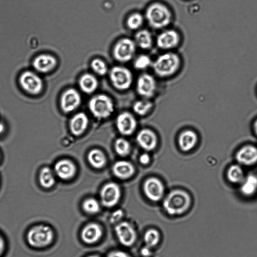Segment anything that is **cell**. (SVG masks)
<instances>
[{
	"label": "cell",
	"instance_id": "1",
	"mask_svg": "<svg viewBox=\"0 0 257 257\" xmlns=\"http://www.w3.org/2000/svg\"><path fill=\"white\" fill-rule=\"evenodd\" d=\"M145 17L152 29L162 30L171 25L174 16L168 6L161 2H155L147 8Z\"/></svg>",
	"mask_w": 257,
	"mask_h": 257
},
{
	"label": "cell",
	"instance_id": "2",
	"mask_svg": "<svg viewBox=\"0 0 257 257\" xmlns=\"http://www.w3.org/2000/svg\"><path fill=\"white\" fill-rule=\"evenodd\" d=\"M181 66V57L173 51H166L160 54L152 65L155 74L161 78L173 76L178 72Z\"/></svg>",
	"mask_w": 257,
	"mask_h": 257
},
{
	"label": "cell",
	"instance_id": "3",
	"mask_svg": "<svg viewBox=\"0 0 257 257\" xmlns=\"http://www.w3.org/2000/svg\"><path fill=\"white\" fill-rule=\"evenodd\" d=\"M191 198L185 191L175 189L171 191L164 199L163 207L171 216H179L186 213L190 208Z\"/></svg>",
	"mask_w": 257,
	"mask_h": 257
},
{
	"label": "cell",
	"instance_id": "4",
	"mask_svg": "<svg viewBox=\"0 0 257 257\" xmlns=\"http://www.w3.org/2000/svg\"><path fill=\"white\" fill-rule=\"evenodd\" d=\"M55 233L53 228L45 224H38L30 227L26 233V240L33 248L41 249L48 246L53 241Z\"/></svg>",
	"mask_w": 257,
	"mask_h": 257
},
{
	"label": "cell",
	"instance_id": "5",
	"mask_svg": "<svg viewBox=\"0 0 257 257\" xmlns=\"http://www.w3.org/2000/svg\"><path fill=\"white\" fill-rule=\"evenodd\" d=\"M89 109L97 118L108 117L114 111V103L112 99L105 94L100 93L92 97L88 102Z\"/></svg>",
	"mask_w": 257,
	"mask_h": 257
},
{
	"label": "cell",
	"instance_id": "6",
	"mask_svg": "<svg viewBox=\"0 0 257 257\" xmlns=\"http://www.w3.org/2000/svg\"><path fill=\"white\" fill-rule=\"evenodd\" d=\"M110 82L112 86L119 91H125L132 86L134 76L128 68L123 66L112 67L108 73Z\"/></svg>",
	"mask_w": 257,
	"mask_h": 257
},
{
	"label": "cell",
	"instance_id": "7",
	"mask_svg": "<svg viewBox=\"0 0 257 257\" xmlns=\"http://www.w3.org/2000/svg\"><path fill=\"white\" fill-rule=\"evenodd\" d=\"M137 49L135 41L127 37H123L114 44L112 54L113 58L119 63H125L133 58Z\"/></svg>",
	"mask_w": 257,
	"mask_h": 257
},
{
	"label": "cell",
	"instance_id": "8",
	"mask_svg": "<svg viewBox=\"0 0 257 257\" xmlns=\"http://www.w3.org/2000/svg\"><path fill=\"white\" fill-rule=\"evenodd\" d=\"M181 42V36L179 32L173 28H166L158 34L156 44L158 48L165 51H173L177 48Z\"/></svg>",
	"mask_w": 257,
	"mask_h": 257
},
{
	"label": "cell",
	"instance_id": "9",
	"mask_svg": "<svg viewBox=\"0 0 257 257\" xmlns=\"http://www.w3.org/2000/svg\"><path fill=\"white\" fill-rule=\"evenodd\" d=\"M157 86L155 78L150 73H144L137 79L136 91L144 98L149 99L155 95Z\"/></svg>",
	"mask_w": 257,
	"mask_h": 257
},
{
	"label": "cell",
	"instance_id": "10",
	"mask_svg": "<svg viewBox=\"0 0 257 257\" xmlns=\"http://www.w3.org/2000/svg\"><path fill=\"white\" fill-rule=\"evenodd\" d=\"M114 231L118 240L124 246H132L137 240V232L128 222L120 221L116 224Z\"/></svg>",
	"mask_w": 257,
	"mask_h": 257
},
{
	"label": "cell",
	"instance_id": "11",
	"mask_svg": "<svg viewBox=\"0 0 257 257\" xmlns=\"http://www.w3.org/2000/svg\"><path fill=\"white\" fill-rule=\"evenodd\" d=\"M100 197L102 205L106 208L115 206L121 197V190L119 186L114 182H109L102 188Z\"/></svg>",
	"mask_w": 257,
	"mask_h": 257
},
{
	"label": "cell",
	"instance_id": "12",
	"mask_svg": "<svg viewBox=\"0 0 257 257\" xmlns=\"http://www.w3.org/2000/svg\"><path fill=\"white\" fill-rule=\"evenodd\" d=\"M22 88L31 94H37L42 90L43 83L41 78L36 73L29 71L23 72L20 77Z\"/></svg>",
	"mask_w": 257,
	"mask_h": 257
},
{
	"label": "cell",
	"instance_id": "13",
	"mask_svg": "<svg viewBox=\"0 0 257 257\" xmlns=\"http://www.w3.org/2000/svg\"><path fill=\"white\" fill-rule=\"evenodd\" d=\"M81 101L79 91L74 88H68L63 91L60 97L61 108L65 113L72 112L78 107Z\"/></svg>",
	"mask_w": 257,
	"mask_h": 257
},
{
	"label": "cell",
	"instance_id": "14",
	"mask_svg": "<svg viewBox=\"0 0 257 257\" xmlns=\"http://www.w3.org/2000/svg\"><path fill=\"white\" fill-rule=\"evenodd\" d=\"M143 189L146 197L153 202L161 200L164 194V188L162 182L155 177L149 178L145 181Z\"/></svg>",
	"mask_w": 257,
	"mask_h": 257
},
{
	"label": "cell",
	"instance_id": "15",
	"mask_svg": "<svg viewBox=\"0 0 257 257\" xmlns=\"http://www.w3.org/2000/svg\"><path fill=\"white\" fill-rule=\"evenodd\" d=\"M102 234L103 230L100 225L95 222H90L83 227L80 237L85 243L93 244L100 239Z\"/></svg>",
	"mask_w": 257,
	"mask_h": 257
},
{
	"label": "cell",
	"instance_id": "16",
	"mask_svg": "<svg viewBox=\"0 0 257 257\" xmlns=\"http://www.w3.org/2000/svg\"><path fill=\"white\" fill-rule=\"evenodd\" d=\"M116 125L118 132L123 135H132L137 127V121L134 116L128 112L120 113L116 118Z\"/></svg>",
	"mask_w": 257,
	"mask_h": 257
},
{
	"label": "cell",
	"instance_id": "17",
	"mask_svg": "<svg viewBox=\"0 0 257 257\" xmlns=\"http://www.w3.org/2000/svg\"><path fill=\"white\" fill-rule=\"evenodd\" d=\"M235 158L241 165H253L257 163V148L252 145L244 146L237 152Z\"/></svg>",
	"mask_w": 257,
	"mask_h": 257
},
{
	"label": "cell",
	"instance_id": "18",
	"mask_svg": "<svg viewBox=\"0 0 257 257\" xmlns=\"http://www.w3.org/2000/svg\"><path fill=\"white\" fill-rule=\"evenodd\" d=\"M57 64L56 58L47 54L38 55L33 62L34 68L41 73H47L53 70L56 67Z\"/></svg>",
	"mask_w": 257,
	"mask_h": 257
},
{
	"label": "cell",
	"instance_id": "19",
	"mask_svg": "<svg viewBox=\"0 0 257 257\" xmlns=\"http://www.w3.org/2000/svg\"><path fill=\"white\" fill-rule=\"evenodd\" d=\"M136 139L140 147L148 151L155 149L158 143V139L155 133L148 128L141 130L138 134Z\"/></svg>",
	"mask_w": 257,
	"mask_h": 257
},
{
	"label": "cell",
	"instance_id": "20",
	"mask_svg": "<svg viewBox=\"0 0 257 257\" xmlns=\"http://www.w3.org/2000/svg\"><path fill=\"white\" fill-rule=\"evenodd\" d=\"M54 170L60 178L63 180H68L74 177L76 172V168L71 161L63 159L55 164Z\"/></svg>",
	"mask_w": 257,
	"mask_h": 257
},
{
	"label": "cell",
	"instance_id": "21",
	"mask_svg": "<svg viewBox=\"0 0 257 257\" xmlns=\"http://www.w3.org/2000/svg\"><path fill=\"white\" fill-rule=\"evenodd\" d=\"M78 84L80 89L83 93L90 94L97 89L99 82L94 74L86 72L80 76L78 80Z\"/></svg>",
	"mask_w": 257,
	"mask_h": 257
},
{
	"label": "cell",
	"instance_id": "22",
	"mask_svg": "<svg viewBox=\"0 0 257 257\" xmlns=\"http://www.w3.org/2000/svg\"><path fill=\"white\" fill-rule=\"evenodd\" d=\"M88 122V118L85 113H76L70 121L69 127L71 132L76 136L81 135L87 128Z\"/></svg>",
	"mask_w": 257,
	"mask_h": 257
},
{
	"label": "cell",
	"instance_id": "23",
	"mask_svg": "<svg viewBox=\"0 0 257 257\" xmlns=\"http://www.w3.org/2000/svg\"><path fill=\"white\" fill-rule=\"evenodd\" d=\"M197 141V134L191 130H186L181 133L178 140L179 147L183 152L191 150L194 148Z\"/></svg>",
	"mask_w": 257,
	"mask_h": 257
},
{
	"label": "cell",
	"instance_id": "24",
	"mask_svg": "<svg viewBox=\"0 0 257 257\" xmlns=\"http://www.w3.org/2000/svg\"><path fill=\"white\" fill-rule=\"evenodd\" d=\"M112 170L115 176L122 180L130 178L135 172V168L133 164L123 160L115 162Z\"/></svg>",
	"mask_w": 257,
	"mask_h": 257
},
{
	"label": "cell",
	"instance_id": "25",
	"mask_svg": "<svg viewBox=\"0 0 257 257\" xmlns=\"http://www.w3.org/2000/svg\"><path fill=\"white\" fill-rule=\"evenodd\" d=\"M137 46L143 50L151 49L153 44V38L151 33L147 29L138 31L135 35Z\"/></svg>",
	"mask_w": 257,
	"mask_h": 257
},
{
	"label": "cell",
	"instance_id": "26",
	"mask_svg": "<svg viewBox=\"0 0 257 257\" xmlns=\"http://www.w3.org/2000/svg\"><path fill=\"white\" fill-rule=\"evenodd\" d=\"M241 193L245 196L254 195L257 191V176L248 175L242 182L240 188Z\"/></svg>",
	"mask_w": 257,
	"mask_h": 257
},
{
	"label": "cell",
	"instance_id": "27",
	"mask_svg": "<svg viewBox=\"0 0 257 257\" xmlns=\"http://www.w3.org/2000/svg\"><path fill=\"white\" fill-rule=\"evenodd\" d=\"M90 164L95 168L100 169L106 163V157L104 153L98 149L91 150L87 156Z\"/></svg>",
	"mask_w": 257,
	"mask_h": 257
},
{
	"label": "cell",
	"instance_id": "28",
	"mask_svg": "<svg viewBox=\"0 0 257 257\" xmlns=\"http://www.w3.org/2000/svg\"><path fill=\"white\" fill-rule=\"evenodd\" d=\"M161 240V234L156 228H151L146 230L144 235L145 245L152 248L156 246Z\"/></svg>",
	"mask_w": 257,
	"mask_h": 257
},
{
	"label": "cell",
	"instance_id": "29",
	"mask_svg": "<svg viewBox=\"0 0 257 257\" xmlns=\"http://www.w3.org/2000/svg\"><path fill=\"white\" fill-rule=\"evenodd\" d=\"M39 181L41 186L45 188H51L54 185L55 179L50 168L45 167L42 169L40 173Z\"/></svg>",
	"mask_w": 257,
	"mask_h": 257
},
{
	"label": "cell",
	"instance_id": "30",
	"mask_svg": "<svg viewBox=\"0 0 257 257\" xmlns=\"http://www.w3.org/2000/svg\"><path fill=\"white\" fill-rule=\"evenodd\" d=\"M144 22V16L138 12H135L130 15L126 20V26L128 29L132 31L139 29Z\"/></svg>",
	"mask_w": 257,
	"mask_h": 257
},
{
	"label": "cell",
	"instance_id": "31",
	"mask_svg": "<svg viewBox=\"0 0 257 257\" xmlns=\"http://www.w3.org/2000/svg\"><path fill=\"white\" fill-rule=\"evenodd\" d=\"M227 178L232 183L242 182L244 179L242 168L238 165H231L227 170Z\"/></svg>",
	"mask_w": 257,
	"mask_h": 257
},
{
	"label": "cell",
	"instance_id": "32",
	"mask_svg": "<svg viewBox=\"0 0 257 257\" xmlns=\"http://www.w3.org/2000/svg\"><path fill=\"white\" fill-rule=\"evenodd\" d=\"M90 66L92 71L98 76H104L108 72L106 62L100 58L93 59L90 62Z\"/></svg>",
	"mask_w": 257,
	"mask_h": 257
},
{
	"label": "cell",
	"instance_id": "33",
	"mask_svg": "<svg viewBox=\"0 0 257 257\" xmlns=\"http://www.w3.org/2000/svg\"><path fill=\"white\" fill-rule=\"evenodd\" d=\"M153 106L152 103L148 99L139 100L136 101L133 105V110L140 115H144L147 114Z\"/></svg>",
	"mask_w": 257,
	"mask_h": 257
},
{
	"label": "cell",
	"instance_id": "34",
	"mask_svg": "<svg viewBox=\"0 0 257 257\" xmlns=\"http://www.w3.org/2000/svg\"><path fill=\"white\" fill-rule=\"evenodd\" d=\"M82 207L84 211L89 214H96L100 209L99 202L93 198L85 199L82 203Z\"/></svg>",
	"mask_w": 257,
	"mask_h": 257
},
{
	"label": "cell",
	"instance_id": "35",
	"mask_svg": "<svg viewBox=\"0 0 257 257\" xmlns=\"http://www.w3.org/2000/svg\"><path fill=\"white\" fill-rule=\"evenodd\" d=\"M114 149L116 153L122 157L127 156L130 152V143L123 138H118L114 143Z\"/></svg>",
	"mask_w": 257,
	"mask_h": 257
},
{
	"label": "cell",
	"instance_id": "36",
	"mask_svg": "<svg viewBox=\"0 0 257 257\" xmlns=\"http://www.w3.org/2000/svg\"><path fill=\"white\" fill-rule=\"evenodd\" d=\"M153 61L149 56L146 54L139 55L134 61V68L138 70H144L152 66Z\"/></svg>",
	"mask_w": 257,
	"mask_h": 257
},
{
	"label": "cell",
	"instance_id": "37",
	"mask_svg": "<svg viewBox=\"0 0 257 257\" xmlns=\"http://www.w3.org/2000/svg\"><path fill=\"white\" fill-rule=\"evenodd\" d=\"M123 215V212L122 210L118 209L114 211L110 215L109 221L111 223H118L120 222V220L121 219Z\"/></svg>",
	"mask_w": 257,
	"mask_h": 257
},
{
	"label": "cell",
	"instance_id": "38",
	"mask_svg": "<svg viewBox=\"0 0 257 257\" xmlns=\"http://www.w3.org/2000/svg\"><path fill=\"white\" fill-rule=\"evenodd\" d=\"M106 257H131V256L125 251L116 250L109 252Z\"/></svg>",
	"mask_w": 257,
	"mask_h": 257
},
{
	"label": "cell",
	"instance_id": "39",
	"mask_svg": "<svg viewBox=\"0 0 257 257\" xmlns=\"http://www.w3.org/2000/svg\"><path fill=\"white\" fill-rule=\"evenodd\" d=\"M152 248L145 245L142 248L141 250V253L142 256L144 257L150 256L152 254Z\"/></svg>",
	"mask_w": 257,
	"mask_h": 257
},
{
	"label": "cell",
	"instance_id": "40",
	"mask_svg": "<svg viewBox=\"0 0 257 257\" xmlns=\"http://www.w3.org/2000/svg\"><path fill=\"white\" fill-rule=\"evenodd\" d=\"M6 243L4 236L0 233V257L3 255L6 249Z\"/></svg>",
	"mask_w": 257,
	"mask_h": 257
},
{
	"label": "cell",
	"instance_id": "41",
	"mask_svg": "<svg viewBox=\"0 0 257 257\" xmlns=\"http://www.w3.org/2000/svg\"><path fill=\"white\" fill-rule=\"evenodd\" d=\"M139 160L141 164L146 165L149 163L150 158L148 154L144 153L141 155Z\"/></svg>",
	"mask_w": 257,
	"mask_h": 257
},
{
	"label": "cell",
	"instance_id": "42",
	"mask_svg": "<svg viewBox=\"0 0 257 257\" xmlns=\"http://www.w3.org/2000/svg\"><path fill=\"white\" fill-rule=\"evenodd\" d=\"M253 129L255 133L257 135V119L255 121L253 124Z\"/></svg>",
	"mask_w": 257,
	"mask_h": 257
},
{
	"label": "cell",
	"instance_id": "43",
	"mask_svg": "<svg viewBox=\"0 0 257 257\" xmlns=\"http://www.w3.org/2000/svg\"><path fill=\"white\" fill-rule=\"evenodd\" d=\"M4 130V126L3 123L0 122V134L2 133Z\"/></svg>",
	"mask_w": 257,
	"mask_h": 257
},
{
	"label": "cell",
	"instance_id": "44",
	"mask_svg": "<svg viewBox=\"0 0 257 257\" xmlns=\"http://www.w3.org/2000/svg\"><path fill=\"white\" fill-rule=\"evenodd\" d=\"M87 257H100L99 255H90Z\"/></svg>",
	"mask_w": 257,
	"mask_h": 257
}]
</instances>
